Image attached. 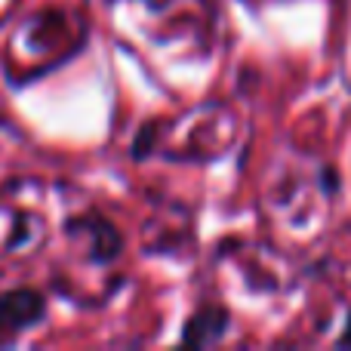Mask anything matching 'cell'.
I'll list each match as a JSON object with an SVG mask.
<instances>
[{
	"instance_id": "cell-1",
	"label": "cell",
	"mask_w": 351,
	"mask_h": 351,
	"mask_svg": "<svg viewBox=\"0 0 351 351\" xmlns=\"http://www.w3.org/2000/svg\"><path fill=\"white\" fill-rule=\"evenodd\" d=\"M43 317V299L31 290H12L0 296V336H12Z\"/></svg>"
},
{
	"instance_id": "cell-2",
	"label": "cell",
	"mask_w": 351,
	"mask_h": 351,
	"mask_svg": "<svg viewBox=\"0 0 351 351\" xmlns=\"http://www.w3.org/2000/svg\"><path fill=\"white\" fill-rule=\"evenodd\" d=\"M342 342H348V346H351V327L346 330V339H342Z\"/></svg>"
}]
</instances>
